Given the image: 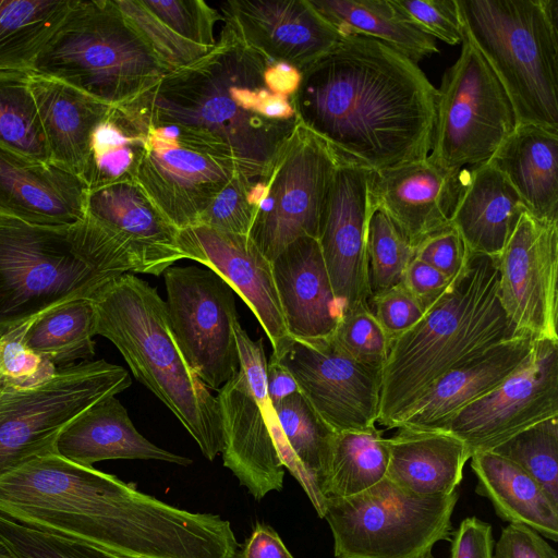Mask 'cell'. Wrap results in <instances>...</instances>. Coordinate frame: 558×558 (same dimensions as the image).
Listing matches in <instances>:
<instances>
[{
	"instance_id": "cell-30",
	"label": "cell",
	"mask_w": 558,
	"mask_h": 558,
	"mask_svg": "<svg viewBox=\"0 0 558 558\" xmlns=\"http://www.w3.org/2000/svg\"><path fill=\"white\" fill-rule=\"evenodd\" d=\"M386 477L421 496L450 495L463 478L471 453L465 444L444 429L398 428L387 438Z\"/></svg>"
},
{
	"instance_id": "cell-3",
	"label": "cell",
	"mask_w": 558,
	"mask_h": 558,
	"mask_svg": "<svg viewBox=\"0 0 558 558\" xmlns=\"http://www.w3.org/2000/svg\"><path fill=\"white\" fill-rule=\"evenodd\" d=\"M270 60L223 26L210 51L169 71L131 102L148 121L175 129L264 178L299 124L290 98L272 92Z\"/></svg>"
},
{
	"instance_id": "cell-18",
	"label": "cell",
	"mask_w": 558,
	"mask_h": 558,
	"mask_svg": "<svg viewBox=\"0 0 558 558\" xmlns=\"http://www.w3.org/2000/svg\"><path fill=\"white\" fill-rule=\"evenodd\" d=\"M498 267L500 302L517 332L558 341V223L523 213Z\"/></svg>"
},
{
	"instance_id": "cell-4",
	"label": "cell",
	"mask_w": 558,
	"mask_h": 558,
	"mask_svg": "<svg viewBox=\"0 0 558 558\" xmlns=\"http://www.w3.org/2000/svg\"><path fill=\"white\" fill-rule=\"evenodd\" d=\"M499 278L498 257L469 252L444 296L390 343L377 423L399 428L440 377L520 335L501 305Z\"/></svg>"
},
{
	"instance_id": "cell-5",
	"label": "cell",
	"mask_w": 558,
	"mask_h": 558,
	"mask_svg": "<svg viewBox=\"0 0 558 558\" xmlns=\"http://www.w3.org/2000/svg\"><path fill=\"white\" fill-rule=\"evenodd\" d=\"M136 271L126 247L86 215L69 227L0 216V339Z\"/></svg>"
},
{
	"instance_id": "cell-55",
	"label": "cell",
	"mask_w": 558,
	"mask_h": 558,
	"mask_svg": "<svg viewBox=\"0 0 558 558\" xmlns=\"http://www.w3.org/2000/svg\"><path fill=\"white\" fill-rule=\"evenodd\" d=\"M266 386L271 405L300 391L291 373L274 356L267 361Z\"/></svg>"
},
{
	"instance_id": "cell-38",
	"label": "cell",
	"mask_w": 558,
	"mask_h": 558,
	"mask_svg": "<svg viewBox=\"0 0 558 558\" xmlns=\"http://www.w3.org/2000/svg\"><path fill=\"white\" fill-rule=\"evenodd\" d=\"M387 438L376 427L335 433L331 440L325 496L345 498L360 494L386 477Z\"/></svg>"
},
{
	"instance_id": "cell-24",
	"label": "cell",
	"mask_w": 558,
	"mask_h": 558,
	"mask_svg": "<svg viewBox=\"0 0 558 558\" xmlns=\"http://www.w3.org/2000/svg\"><path fill=\"white\" fill-rule=\"evenodd\" d=\"M87 192L84 181L66 169L0 147V216L69 227L85 218Z\"/></svg>"
},
{
	"instance_id": "cell-52",
	"label": "cell",
	"mask_w": 558,
	"mask_h": 558,
	"mask_svg": "<svg viewBox=\"0 0 558 558\" xmlns=\"http://www.w3.org/2000/svg\"><path fill=\"white\" fill-rule=\"evenodd\" d=\"M450 558H493V529L476 517L465 518L451 537Z\"/></svg>"
},
{
	"instance_id": "cell-29",
	"label": "cell",
	"mask_w": 558,
	"mask_h": 558,
	"mask_svg": "<svg viewBox=\"0 0 558 558\" xmlns=\"http://www.w3.org/2000/svg\"><path fill=\"white\" fill-rule=\"evenodd\" d=\"M29 89L51 162L82 179L92 133L111 107L61 81L33 72Z\"/></svg>"
},
{
	"instance_id": "cell-33",
	"label": "cell",
	"mask_w": 558,
	"mask_h": 558,
	"mask_svg": "<svg viewBox=\"0 0 558 558\" xmlns=\"http://www.w3.org/2000/svg\"><path fill=\"white\" fill-rule=\"evenodd\" d=\"M470 459L476 494L492 502L500 519L558 541V505L531 474L493 451L476 452Z\"/></svg>"
},
{
	"instance_id": "cell-54",
	"label": "cell",
	"mask_w": 558,
	"mask_h": 558,
	"mask_svg": "<svg viewBox=\"0 0 558 558\" xmlns=\"http://www.w3.org/2000/svg\"><path fill=\"white\" fill-rule=\"evenodd\" d=\"M302 72L286 62L269 61L264 78L268 87L278 95L292 98L301 83Z\"/></svg>"
},
{
	"instance_id": "cell-34",
	"label": "cell",
	"mask_w": 558,
	"mask_h": 558,
	"mask_svg": "<svg viewBox=\"0 0 558 558\" xmlns=\"http://www.w3.org/2000/svg\"><path fill=\"white\" fill-rule=\"evenodd\" d=\"M343 36L372 37L414 63L438 52L436 41L416 27L393 0H310Z\"/></svg>"
},
{
	"instance_id": "cell-22",
	"label": "cell",
	"mask_w": 558,
	"mask_h": 558,
	"mask_svg": "<svg viewBox=\"0 0 558 558\" xmlns=\"http://www.w3.org/2000/svg\"><path fill=\"white\" fill-rule=\"evenodd\" d=\"M85 215L126 247L136 272L159 276L185 258L179 230L132 178L88 190Z\"/></svg>"
},
{
	"instance_id": "cell-2",
	"label": "cell",
	"mask_w": 558,
	"mask_h": 558,
	"mask_svg": "<svg viewBox=\"0 0 558 558\" xmlns=\"http://www.w3.org/2000/svg\"><path fill=\"white\" fill-rule=\"evenodd\" d=\"M436 96L418 64L377 39L345 35L302 71L291 100L340 161L379 171L427 158Z\"/></svg>"
},
{
	"instance_id": "cell-28",
	"label": "cell",
	"mask_w": 558,
	"mask_h": 558,
	"mask_svg": "<svg viewBox=\"0 0 558 558\" xmlns=\"http://www.w3.org/2000/svg\"><path fill=\"white\" fill-rule=\"evenodd\" d=\"M54 452L84 466L114 459L192 463L191 459L165 450L141 435L116 396L100 399L74 417L59 434Z\"/></svg>"
},
{
	"instance_id": "cell-25",
	"label": "cell",
	"mask_w": 558,
	"mask_h": 558,
	"mask_svg": "<svg viewBox=\"0 0 558 558\" xmlns=\"http://www.w3.org/2000/svg\"><path fill=\"white\" fill-rule=\"evenodd\" d=\"M271 268L291 338L307 342L331 338L341 312L317 239L295 240L271 260Z\"/></svg>"
},
{
	"instance_id": "cell-13",
	"label": "cell",
	"mask_w": 558,
	"mask_h": 558,
	"mask_svg": "<svg viewBox=\"0 0 558 558\" xmlns=\"http://www.w3.org/2000/svg\"><path fill=\"white\" fill-rule=\"evenodd\" d=\"M340 160L300 122L269 172L248 236L271 262L295 240L318 236L320 218Z\"/></svg>"
},
{
	"instance_id": "cell-14",
	"label": "cell",
	"mask_w": 558,
	"mask_h": 558,
	"mask_svg": "<svg viewBox=\"0 0 558 558\" xmlns=\"http://www.w3.org/2000/svg\"><path fill=\"white\" fill-rule=\"evenodd\" d=\"M163 279L174 338L198 378L219 390L240 365L235 292L207 267L171 266Z\"/></svg>"
},
{
	"instance_id": "cell-31",
	"label": "cell",
	"mask_w": 558,
	"mask_h": 558,
	"mask_svg": "<svg viewBox=\"0 0 558 558\" xmlns=\"http://www.w3.org/2000/svg\"><path fill=\"white\" fill-rule=\"evenodd\" d=\"M487 162L508 180L526 213L558 223V133L518 124Z\"/></svg>"
},
{
	"instance_id": "cell-53",
	"label": "cell",
	"mask_w": 558,
	"mask_h": 558,
	"mask_svg": "<svg viewBox=\"0 0 558 558\" xmlns=\"http://www.w3.org/2000/svg\"><path fill=\"white\" fill-rule=\"evenodd\" d=\"M240 548L235 558H294L278 533L262 522H256Z\"/></svg>"
},
{
	"instance_id": "cell-49",
	"label": "cell",
	"mask_w": 558,
	"mask_h": 558,
	"mask_svg": "<svg viewBox=\"0 0 558 558\" xmlns=\"http://www.w3.org/2000/svg\"><path fill=\"white\" fill-rule=\"evenodd\" d=\"M468 253L461 235L449 225L423 239L416 245L415 257L453 280L464 267Z\"/></svg>"
},
{
	"instance_id": "cell-7",
	"label": "cell",
	"mask_w": 558,
	"mask_h": 558,
	"mask_svg": "<svg viewBox=\"0 0 558 558\" xmlns=\"http://www.w3.org/2000/svg\"><path fill=\"white\" fill-rule=\"evenodd\" d=\"M463 32L487 61L518 124L558 133V1L457 0Z\"/></svg>"
},
{
	"instance_id": "cell-26",
	"label": "cell",
	"mask_w": 558,
	"mask_h": 558,
	"mask_svg": "<svg viewBox=\"0 0 558 558\" xmlns=\"http://www.w3.org/2000/svg\"><path fill=\"white\" fill-rule=\"evenodd\" d=\"M533 344L531 337L518 335L454 367L437 380L399 428L444 429L459 411L513 374Z\"/></svg>"
},
{
	"instance_id": "cell-40",
	"label": "cell",
	"mask_w": 558,
	"mask_h": 558,
	"mask_svg": "<svg viewBox=\"0 0 558 558\" xmlns=\"http://www.w3.org/2000/svg\"><path fill=\"white\" fill-rule=\"evenodd\" d=\"M416 246L380 209L371 207L366 234V277L369 300L401 283Z\"/></svg>"
},
{
	"instance_id": "cell-37",
	"label": "cell",
	"mask_w": 558,
	"mask_h": 558,
	"mask_svg": "<svg viewBox=\"0 0 558 558\" xmlns=\"http://www.w3.org/2000/svg\"><path fill=\"white\" fill-rule=\"evenodd\" d=\"M70 0H0V71H31Z\"/></svg>"
},
{
	"instance_id": "cell-48",
	"label": "cell",
	"mask_w": 558,
	"mask_h": 558,
	"mask_svg": "<svg viewBox=\"0 0 558 558\" xmlns=\"http://www.w3.org/2000/svg\"><path fill=\"white\" fill-rule=\"evenodd\" d=\"M368 306L390 343L426 313L403 283L372 298Z\"/></svg>"
},
{
	"instance_id": "cell-44",
	"label": "cell",
	"mask_w": 558,
	"mask_h": 558,
	"mask_svg": "<svg viewBox=\"0 0 558 558\" xmlns=\"http://www.w3.org/2000/svg\"><path fill=\"white\" fill-rule=\"evenodd\" d=\"M331 338L354 360L384 367L390 341L369 308L342 314Z\"/></svg>"
},
{
	"instance_id": "cell-32",
	"label": "cell",
	"mask_w": 558,
	"mask_h": 558,
	"mask_svg": "<svg viewBox=\"0 0 558 558\" xmlns=\"http://www.w3.org/2000/svg\"><path fill=\"white\" fill-rule=\"evenodd\" d=\"M274 435L280 460L301 485L319 518L325 512V486L332 432L298 391L272 405Z\"/></svg>"
},
{
	"instance_id": "cell-15",
	"label": "cell",
	"mask_w": 558,
	"mask_h": 558,
	"mask_svg": "<svg viewBox=\"0 0 558 558\" xmlns=\"http://www.w3.org/2000/svg\"><path fill=\"white\" fill-rule=\"evenodd\" d=\"M134 180L178 229L195 226L218 193L241 173L232 159L181 134L148 121Z\"/></svg>"
},
{
	"instance_id": "cell-57",
	"label": "cell",
	"mask_w": 558,
	"mask_h": 558,
	"mask_svg": "<svg viewBox=\"0 0 558 558\" xmlns=\"http://www.w3.org/2000/svg\"><path fill=\"white\" fill-rule=\"evenodd\" d=\"M1 388V387H0Z\"/></svg>"
},
{
	"instance_id": "cell-43",
	"label": "cell",
	"mask_w": 558,
	"mask_h": 558,
	"mask_svg": "<svg viewBox=\"0 0 558 558\" xmlns=\"http://www.w3.org/2000/svg\"><path fill=\"white\" fill-rule=\"evenodd\" d=\"M260 196V180L238 173L218 193L196 225L248 235Z\"/></svg>"
},
{
	"instance_id": "cell-56",
	"label": "cell",
	"mask_w": 558,
	"mask_h": 558,
	"mask_svg": "<svg viewBox=\"0 0 558 558\" xmlns=\"http://www.w3.org/2000/svg\"><path fill=\"white\" fill-rule=\"evenodd\" d=\"M0 558H10L1 544H0Z\"/></svg>"
},
{
	"instance_id": "cell-42",
	"label": "cell",
	"mask_w": 558,
	"mask_h": 558,
	"mask_svg": "<svg viewBox=\"0 0 558 558\" xmlns=\"http://www.w3.org/2000/svg\"><path fill=\"white\" fill-rule=\"evenodd\" d=\"M113 2L168 71L186 66L211 49L177 34L153 14L142 0H113Z\"/></svg>"
},
{
	"instance_id": "cell-51",
	"label": "cell",
	"mask_w": 558,
	"mask_h": 558,
	"mask_svg": "<svg viewBox=\"0 0 558 558\" xmlns=\"http://www.w3.org/2000/svg\"><path fill=\"white\" fill-rule=\"evenodd\" d=\"M453 280L414 257L405 270L403 284L427 312L444 296Z\"/></svg>"
},
{
	"instance_id": "cell-41",
	"label": "cell",
	"mask_w": 558,
	"mask_h": 558,
	"mask_svg": "<svg viewBox=\"0 0 558 558\" xmlns=\"http://www.w3.org/2000/svg\"><path fill=\"white\" fill-rule=\"evenodd\" d=\"M490 451L525 470L558 505V416L523 429Z\"/></svg>"
},
{
	"instance_id": "cell-46",
	"label": "cell",
	"mask_w": 558,
	"mask_h": 558,
	"mask_svg": "<svg viewBox=\"0 0 558 558\" xmlns=\"http://www.w3.org/2000/svg\"><path fill=\"white\" fill-rule=\"evenodd\" d=\"M57 366L32 351L19 331L0 339V387L28 388L50 378Z\"/></svg>"
},
{
	"instance_id": "cell-6",
	"label": "cell",
	"mask_w": 558,
	"mask_h": 558,
	"mask_svg": "<svg viewBox=\"0 0 558 558\" xmlns=\"http://www.w3.org/2000/svg\"><path fill=\"white\" fill-rule=\"evenodd\" d=\"M93 303L95 333L116 345L135 378L214 461L223 447L217 399L184 357L157 289L128 272L106 286Z\"/></svg>"
},
{
	"instance_id": "cell-23",
	"label": "cell",
	"mask_w": 558,
	"mask_h": 558,
	"mask_svg": "<svg viewBox=\"0 0 558 558\" xmlns=\"http://www.w3.org/2000/svg\"><path fill=\"white\" fill-rule=\"evenodd\" d=\"M460 170L442 169L427 158L379 171L371 170L369 206L380 208L416 246L426 236L450 225Z\"/></svg>"
},
{
	"instance_id": "cell-19",
	"label": "cell",
	"mask_w": 558,
	"mask_h": 558,
	"mask_svg": "<svg viewBox=\"0 0 558 558\" xmlns=\"http://www.w3.org/2000/svg\"><path fill=\"white\" fill-rule=\"evenodd\" d=\"M371 170L339 162L319 223L317 241L341 315L369 308L366 234Z\"/></svg>"
},
{
	"instance_id": "cell-50",
	"label": "cell",
	"mask_w": 558,
	"mask_h": 558,
	"mask_svg": "<svg viewBox=\"0 0 558 558\" xmlns=\"http://www.w3.org/2000/svg\"><path fill=\"white\" fill-rule=\"evenodd\" d=\"M493 558H558V555L535 530L509 523L501 531Z\"/></svg>"
},
{
	"instance_id": "cell-39",
	"label": "cell",
	"mask_w": 558,
	"mask_h": 558,
	"mask_svg": "<svg viewBox=\"0 0 558 558\" xmlns=\"http://www.w3.org/2000/svg\"><path fill=\"white\" fill-rule=\"evenodd\" d=\"M29 74L0 71V147L33 161L51 162Z\"/></svg>"
},
{
	"instance_id": "cell-11",
	"label": "cell",
	"mask_w": 558,
	"mask_h": 558,
	"mask_svg": "<svg viewBox=\"0 0 558 558\" xmlns=\"http://www.w3.org/2000/svg\"><path fill=\"white\" fill-rule=\"evenodd\" d=\"M462 48L436 96L427 159L447 170L484 163L518 125L498 77L462 29Z\"/></svg>"
},
{
	"instance_id": "cell-1",
	"label": "cell",
	"mask_w": 558,
	"mask_h": 558,
	"mask_svg": "<svg viewBox=\"0 0 558 558\" xmlns=\"http://www.w3.org/2000/svg\"><path fill=\"white\" fill-rule=\"evenodd\" d=\"M0 514L128 558H235L240 547L220 515L171 506L56 452L0 477Z\"/></svg>"
},
{
	"instance_id": "cell-8",
	"label": "cell",
	"mask_w": 558,
	"mask_h": 558,
	"mask_svg": "<svg viewBox=\"0 0 558 558\" xmlns=\"http://www.w3.org/2000/svg\"><path fill=\"white\" fill-rule=\"evenodd\" d=\"M31 72L117 107L149 90L169 71L113 0H70Z\"/></svg>"
},
{
	"instance_id": "cell-9",
	"label": "cell",
	"mask_w": 558,
	"mask_h": 558,
	"mask_svg": "<svg viewBox=\"0 0 558 558\" xmlns=\"http://www.w3.org/2000/svg\"><path fill=\"white\" fill-rule=\"evenodd\" d=\"M459 492L410 493L387 477L354 496L327 497L324 519L335 558H435L434 546L451 541Z\"/></svg>"
},
{
	"instance_id": "cell-17",
	"label": "cell",
	"mask_w": 558,
	"mask_h": 558,
	"mask_svg": "<svg viewBox=\"0 0 558 558\" xmlns=\"http://www.w3.org/2000/svg\"><path fill=\"white\" fill-rule=\"evenodd\" d=\"M277 360L291 373L300 392L332 432L376 427L381 367L354 360L332 338L311 342L292 339Z\"/></svg>"
},
{
	"instance_id": "cell-12",
	"label": "cell",
	"mask_w": 558,
	"mask_h": 558,
	"mask_svg": "<svg viewBox=\"0 0 558 558\" xmlns=\"http://www.w3.org/2000/svg\"><path fill=\"white\" fill-rule=\"evenodd\" d=\"M234 333L239 369L216 397L223 442L221 454L223 465L259 500L269 492L282 489L284 466L274 439L277 421L267 395L263 338L252 340L240 322Z\"/></svg>"
},
{
	"instance_id": "cell-20",
	"label": "cell",
	"mask_w": 558,
	"mask_h": 558,
	"mask_svg": "<svg viewBox=\"0 0 558 558\" xmlns=\"http://www.w3.org/2000/svg\"><path fill=\"white\" fill-rule=\"evenodd\" d=\"M179 246L186 259L216 271L245 302L280 359L292 338L280 305L271 262L248 235L195 225L179 230Z\"/></svg>"
},
{
	"instance_id": "cell-21",
	"label": "cell",
	"mask_w": 558,
	"mask_h": 558,
	"mask_svg": "<svg viewBox=\"0 0 558 558\" xmlns=\"http://www.w3.org/2000/svg\"><path fill=\"white\" fill-rule=\"evenodd\" d=\"M220 11L225 26L245 45L301 72L343 38L310 0H229Z\"/></svg>"
},
{
	"instance_id": "cell-27",
	"label": "cell",
	"mask_w": 558,
	"mask_h": 558,
	"mask_svg": "<svg viewBox=\"0 0 558 558\" xmlns=\"http://www.w3.org/2000/svg\"><path fill=\"white\" fill-rule=\"evenodd\" d=\"M525 211L514 189L489 162L460 170L450 225L468 252L499 257Z\"/></svg>"
},
{
	"instance_id": "cell-10",
	"label": "cell",
	"mask_w": 558,
	"mask_h": 558,
	"mask_svg": "<svg viewBox=\"0 0 558 558\" xmlns=\"http://www.w3.org/2000/svg\"><path fill=\"white\" fill-rule=\"evenodd\" d=\"M132 384L116 364L84 361L59 366L28 388H0V477L27 461L54 452L61 430L88 407Z\"/></svg>"
},
{
	"instance_id": "cell-35",
	"label": "cell",
	"mask_w": 558,
	"mask_h": 558,
	"mask_svg": "<svg viewBox=\"0 0 558 558\" xmlns=\"http://www.w3.org/2000/svg\"><path fill=\"white\" fill-rule=\"evenodd\" d=\"M22 342L57 367L87 360L95 353V307L81 299L58 305L19 329Z\"/></svg>"
},
{
	"instance_id": "cell-36",
	"label": "cell",
	"mask_w": 558,
	"mask_h": 558,
	"mask_svg": "<svg viewBox=\"0 0 558 558\" xmlns=\"http://www.w3.org/2000/svg\"><path fill=\"white\" fill-rule=\"evenodd\" d=\"M142 118L129 104L111 107L94 129L82 177L87 189L133 178L144 143Z\"/></svg>"
},
{
	"instance_id": "cell-47",
	"label": "cell",
	"mask_w": 558,
	"mask_h": 558,
	"mask_svg": "<svg viewBox=\"0 0 558 558\" xmlns=\"http://www.w3.org/2000/svg\"><path fill=\"white\" fill-rule=\"evenodd\" d=\"M404 15L423 33L448 45L462 40L457 0H393Z\"/></svg>"
},
{
	"instance_id": "cell-45",
	"label": "cell",
	"mask_w": 558,
	"mask_h": 558,
	"mask_svg": "<svg viewBox=\"0 0 558 558\" xmlns=\"http://www.w3.org/2000/svg\"><path fill=\"white\" fill-rule=\"evenodd\" d=\"M160 21L183 38L213 48L215 25L221 14L203 0H142Z\"/></svg>"
},
{
	"instance_id": "cell-16",
	"label": "cell",
	"mask_w": 558,
	"mask_h": 558,
	"mask_svg": "<svg viewBox=\"0 0 558 558\" xmlns=\"http://www.w3.org/2000/svg\"><path fill=\"white\" fill-rule=\"evenodd\" d=\"M554 416H558V341L541 339L534 340L513 374L459 411L444 430L461 439L472 457Z\"/></svg>"
}]
</instances>
